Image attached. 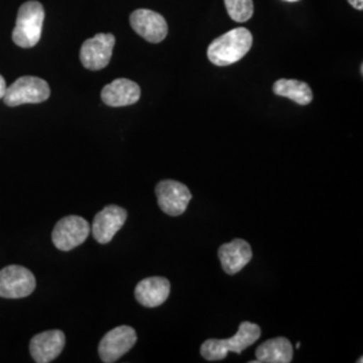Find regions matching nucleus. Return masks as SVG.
I'll return each mask as SVG.
<instances>
[{
  "mask_svg": "<svg viewBox=\"0 0 363 363\" xmlns=\"http://www.w3.org/2000/svg\"><path fill=\"white\" fill-rule=\"evenodd\" d=\"M252 45V33L245 27H237L210 43L208 58L213 65H233L247 55Z\"/></svg>",
  "mask_w": 363,
  "mask_h": 363,
  "instance_id": "obj_1",
  "label": "nucleus"
},
{
  "mask_svg": "<svg viewBox=\"0 0 363 363\" xmlns=\"http://www.w3.org/2000/svg\"><path fill=\"white\" fill-rule=\"evenodd\" d=\"M261 337V328L256 323L242 322L238 325L237 334L229 339H208L201 346V355L206 361H222L229 352L241 354L255 345Z\"/></svg>",
  "mask_w": 363,
  "mask_h": 363,
  "instance_id": "obj_2",
  "label": "nucleus"
},
{
  "mask_svg": "<svg viewBox=\"0 0 363 363\" xmlns=\"http://www.w3.org/2000/svg\"><path fill=\"white\" fill-rule=\"evenodd\" d=\"M45 21L43 6L30 0L21 6L16 18V25L13 27V40L21 48H34L42 35V27Z\"/></svg>",
  "mask_w": 363,
  "mask_h": 363,
  "instance_id": "obj_3",
  "label": "nucleus"
},
{
  "mask_svg": "<svg viewBox=\"0 0 363 363\" xmlns=\"http://www.w3.org/2000/svg\"><path fill=\"white\" fill-rule=\"evenodd\" d=\"M49 97L50 86L45 79L26 76L18 78L11 86H7L3 100L9 106H18L23 104H39L46 101Z\"/></svg>",
  "mask_w": 363,
  "mask_h": 363,
  "instance_id": "obj_4",
  "label": "nucleus"
},
{
  "mask_svg": "<svg viewBox=\"0 0 363 363\" xmlns=\"http://www.w3.org/2000/svg\"><path fill=\"white\" fill-rule=\"evenodd\" d=\"M89 233L91 226L88 220L79 216H67L57 222L52 234V244L60 250L69 252L84 244Z\"/></svg>",
  "mask_w": 363,
  "mask_h": 363,
  "instance_id": "obj_5",
  "label": "nucleus"
},
{
  "mask_svg": "<svg viewBox=\"0 0 363 363\" xmlns=\"http://www.w3.org/2000/svg\"><path fill=\"white\" fill-rule=\"evenodd\" d=\"M155 193L159 208L171 217L182 216L193 196L187 186L181 182L171 179L159 182L156 184Z\"/></svg>",
  "mask_w": 363,
  "mask_h": 363,
  "instance_id": "obj_6",
  "label": "nucleus"
},
{
  "mask_svg": "<svg viewBox=\"0 0 363 363\" xmlns=\"http://www.w3.org/2000/svg\"><path fill=\"white\" fill-rule=\"evenodd\" d=\"M35 286V276L25 267L10 265L0 271V298H26Z\"/></svg>",
  "mask_w": 363,
  "mask_h": 363,
  "instance_id": "obj_7",
  "label": "nucleus"
},
{
  "mask_svg": "<svg viewBox=\"0 0 363 363\" xmlns=\"http://www.w3.org/2000/svg\"><path fill=\"white\" fill-rule=\"evenodd\" d=\"M116 38L112 34H97L82 43L79 60L84 67L89 70H101L112 58Z\"/></svg>",
  "mask_w": 363,
  "mask_h": 363,
  "instance_id": "obj_8",
  "label": "nucleus"
},
{
  "mask_svg": "<svg viewBox=\"0 0 363 363\" xmlns=\"http://www.w3.org/2000/svg\"><path fill=\"white\" fill-rule=\"evenodd\" d=\"M136 340V331L130 325H118L111 330L99 345L101 361L105 363L116 362L135 346Z\"/></svg>",
  "mask_w": 363,
  "mask_h": 363,
  "instance_id": "obj_9",
  "label": "nucleus"
},
{
  "mask_svg": "<svg viewBox=\"0 0 363 363\" xmlns=\"http://www.w3.org/2000/svg\"><path fill=\"white\" fill-rule=\"evenodd\" d=\"M130 27L150 43H160L167 37L169 26L160 13L139 9L130 13Z\"/></svg>",
  "mask_w": 363,
  "mask_h": 363,
  "instance_id": "obj_10",
  "label": "nucleus"
},
{
  "mask_svg": "<svg viewBox=\"0 0 363 363\" xmlns=\"http://www.w3.org/2000/svg\"><path fill=\"white\" fill-rule=\"evenodd\" d=\"M128 217L125 208L116 205H109L96 214L91 232L97 242L108 244L113 240L117 232L123 228Z\"/></svg>",
  "mask_w": 363,
  "mask_h": 363,
  "instance_id": "obj_11",
  "label": "nucleus"
},
{
  "mask_svg": "<svg viewBox=\"0 0 363 363\" xmlns=\"http://www.w3.org/2000/svg\"><path fill=\"white\" fill-rule=\"evenodd\" d=\"M65 334L60 330H50L33 337L30 352L35 362L49 363L54 361L65 347Z\"/></svg>",
  "mask_w": 363,
  "mask_h": 363,
  "instance_id": "obj_12",
  "label": "nucleus"
},
{
  "mask_svg": "<svg viewBox=\"0 0 363 363\" xmlns=\"http://www.w3.org/2000/svg\"><path fill=\"white\" fill-rule=\"evenodd\" d=\"M222 269L228 274H235L242 271L253 257L252 247L245 240L235 238L233 241L220 245L218 249Z\"/></svg>",
  "mask_w": 363,
  "mask_h": 363,
  "instance_id": "obj_13",
  "label": "nucleus"
},
{
  "mask_svg": "<svg viewBox=\"0 0 363 363\" xmlns=\"http://www.w3.org/2000/svg\"><path fill=\"white\" fill-rule=\"evenodd\" d=\"M140 86L127 78H117L105 85L101 99L105 104L113 108L136 104L140 100Z\"/></svg>",
  "mask_w": 363,
  "mask_h": 363,
  "instance_id": "obj_14",
  "label": "nucleus"
},
{
  "mask_svg": "<svg viewBox=\"0 0 363 363\" xmlns=\"http://www.w3.org/2000/svg\"><path fill=\"white\" fill-rule=\"evenodd\" d=\"M171 284L164 277H148L135 288V298L144 307H159L169 298Z\"/></svg>",
  "mask_w": 363,
  "mask_h": 363,
  "instance_id": "obj_15",
  "label": "nucleus"
},
{
  "mask_svg": "<svg viewBox=\"0 0 363 363\" xmlns=\"http://www.w3.org/2000/svg\"><path fill=\"white\" fill-rule=\"evenodd\" d=\"M257 363H289L294 359V346L284 337H273L261 343L256 350Z\"/></svg>",
  "mask_w": 363,
  "mask_h": 363,
  "instance_id": "obj_16",
  "label": "nucleus"
},
{
  "mask_svg": "<svg viewBox=\"0 0 363 363\" xmlns=\"http://www.w3.org/2000/svg\"><path fill=\"white\" fill-rule=\"evenodd\" d=\"M273 93L280 97H286L298 105H308L313 99L310 85L298 79H277L273 84Z\"/></svg>",
  "mask_w": 363,
  "mask_h": 363,
  "instance_id": "obj_17",
  "label": "nucleus"
},
{
  "mask_svg": "<svg viewBox=\"0 0 363 363\" xmlns=\"http://www.w3.org/2000/svg\"><path fill=\"white\" fill-rule=\"evenodd\" d=\"M225 6L234 22L244 23L253 16V0H225Z\"/></svg>",
  "mask_w": 363,
  "mask_h": 363,
  "instance_id": "obj_18",
  "label": "nucleus"
},
{
  "mask_svg": "<svg viewBox=\"0 0 363 363\" xmlns=\"http://www.w3.org/2000/svg\"><path fill=\"white\" fill-rule=\"evenodd\" d=\"M6 91H7V84H6V79L0 76V99H3V97H4Z\"/></svg>",
  "mask_w": 363,
  "mask_h": 363,
  "instance_id": "obj_19",
  "label": "nucleus"
},
{
  "mask_svg": "<svg viewBox=\"0 0 363 363\" xmlns=\"http://www.w3.org/2000/svg\"><path fill=\"white\" fill-rule=\"evenodd\" d=\"M349 3L357 10H362L363 9V0H349Z\"/></svg>",
  "mask_w": 363,
  "mask_h": 363,
  "instance_id": "obj_20",
  "label": "nucleus"
},
{
  "mask_svg": "<svg viewBox=\"0 0 363 363\" xmlns=\"http://www.w3.org/2000/svg\"><path fill=\"white\" fill-rule=\"evenodd\" d=\"M284 1H298V0H284Z\"/></svg>",
  "mask_w": 363,
  "mask_h": 363,
  "instance_id": "obj_21",
  "label": "nucleus"
}]
</instances>
